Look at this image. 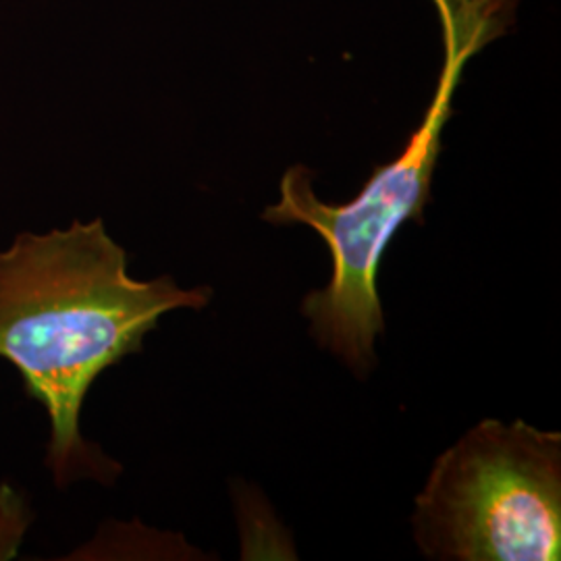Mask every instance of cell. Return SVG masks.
Returning <instances> with one entry per match:
<instances>
[{
  "mask_svg": "<svg viewBox=\"0 0 561 561\" xmlns=\"http://www.w3.org/2000/svg\"><path fill=\"white\" fill-rule=\"evenodd\" d=\"M210 298V287L183 289L171 277L134 279L101 219L23 233L0 252V358L18 368L23 391L48 414L46 466L57 486L115 482L119 463L81 437L90 387L141 352L164 314L201 310Z\"/></svg>",
  "mask_w": 561,
  "mask_h": 561,
  "instance_id": "6da1fadb",
  "label": "cell"
},
{
  "mask_svg": "<svg viewBox=\"0 0 561 561\" xmlns=\"http://www.w3.org/2000/svg\"><path fill=\"white\" fill-rule=\"evenodd\" d=\"M445 42L442 80L426 117L400 157L375 169L360 194L345 204L319 201L306 167L285 171L279 201L262 213L271 225H306L331 254V279L301 301L317 343L364 377L375 368V345L385 333L379 298L382 256L405 222L424 221L431 181L443 150V129L466 62L503 36L518 0H433Z\"/></svg>",
  "mask_w": 561,
  "mask_h": 561,
  "instance_id": "7a4b0ae2",
  "label": "cell"
},
{
  "mask_svg": "<svg viewBox=\"0 0 561 561\" xmlns=\"http://www.w3.org/2000/svg\"><path fill=\"white\" fill-rule=\"evenodd\" d=\"M412 526L428 560H560V433L474 424L433 463Z\"/></svg>",
  "mask_w": 561,
  "mask_h": 561,
  "instance_id": "3957f363",
  "label": "cell"
}]
</instances>
